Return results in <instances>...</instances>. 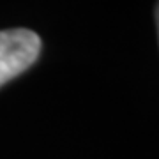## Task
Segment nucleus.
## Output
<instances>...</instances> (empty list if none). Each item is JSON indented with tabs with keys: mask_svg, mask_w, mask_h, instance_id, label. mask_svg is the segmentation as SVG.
<instances>
[{
	"mask_svg": "<svg viewBox=\"0 0 159 159\" xmlns=\"http://www.w3.org/2000/svg\"><path fill=\"white\" fill-rule=\"evenodd\" d=\"M41 37L29 29L0 30V87L25 73L39 58Z\"/></svg>",
	"mask_w": 159,
	"mask_h": 159,
	"instance_id": "nucleus-1",
	"label": "nucleus"
},
{
	"mask_svg": "<svg viewBox=\"0 0 159 159\" xmlns=\"http://www.w3.org/2000/svg\"><path fill=\"white\" fill-rule=\"evenodd\" d=\"M156 27H157V37H159V0H157V4H156Z\"/></svg>",
	"mask_w": 159,
	"mask_h": 159,
	"instance_id": "nucleus-2",
	"label": "nucleus"
}]
</instances>
